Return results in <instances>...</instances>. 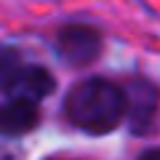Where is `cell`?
I'll list each match as a JSON object with an SVG mask.
<instances>
[{
  "label": "cell",
  "instance_id": "cell-2",
  "mask_svg": "<svg viewBox=\"0 0 160 160\" xmlns=\"http://www.w3.org/2000/svg\"><path fill=\"white\" fill-rule=\"evenodd\" d=\"M56 51L67 64H72V67H86L102 51V35L93 27H86V24H69V27L59 29Z\"/></svg>",
  "mask_w": 160,
  "mask_h": 160
},
{
  "label": "cell",
  "instance_id": "cell-6",
  "mask_svg": "<svg viewBox=\"0 0 160 160\" xmlns=\"http://www.w3.org/2000/svg\"><path fill=\"white\" fill-rule=\"evenodd\" d=\"M22 69L19 53L13 48H0V91H8L11 80L16 78V72Z\"/></svg>",
  "mask_w": 160,
  "mask_h": 160
},
{
  "label": "cell",
  "instance_id": "cell-5",
  "mask_svg": "<svg viewBox=\"0 0 160 160\" xmlns=\"http://www.w3.org/2000/svg\"><path fill=\"white\" fill-rule=\"evenodd\" d=\"M38 104L8 99L0 104V136H22L38 126Z\"/></svg>",
  "mask_w": 160,
  "mask_h": 160
},
{
  "label": "cell",
  "instance_id": "cell-3",
  "mask_svg": "<svg viewBox=\"0 0 160 160\" xmlns=\"http://www.w3.org/2000/svg\"><path fill=\"white\" fill-rule=\"evenodd\" d=\"M126 112L136 131H147L160 107V93L147 80H131L126 88Z\"/></svg>",
  "mask_w": 160,
  "mask_h": 160
},
{
  "label": "cell",
  "instance_id": "cell-1",
  "mask_svg": "<svg viewBox=\"0 0 160 160\" xmlns=\"http://www.w3.org/2000/svg\"><path fill=\"white\" fill-rule=\"evenodd\" d=\"M67 118L86 133H109L126 115V91L102 78L83 80L67 93Z\"/></svg>",
  "mask_w": 160,
  "mask_h": 160
},
{
  "label": "cell",
  "instance_id": "cell-7",
  "mask_svg": "<svg viewBox=\"0 0 160 160\" xmlns=\"http://www.w3.org/2000/svg\"><path fill=\"white\" fill-rule=\"evenodd\" d=\"M139 160H160V149H147Z\"/></svg>",
  "mask_w": 160,
  "mask_h": 160
},
{
  "label": "cell",
  "instance_id": "cell-4",
  "mask_svg": "<svg viewBox=\"0 0 160 160\" xmlns=\"http://www.w3.org/2000/svg\"><path fill=\"white\" fill-rule=\"evenodd\" d=\"M53 88H56V83H53L51 72H48L46 67H35L32 64V67H22L19 69L6 93L11 99H22V102L38 104L40 99H46Z\"/></svg>",
  "mask_w": 160,
  "mask_h": 160
}]
</instances>
